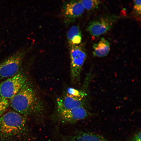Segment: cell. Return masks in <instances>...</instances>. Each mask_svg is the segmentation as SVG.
I'll return each instance as SVG.
<instances>
[{
    "label": "cell",
    "instance_id": "cell-1",
    "mask_svg": "<svg viewBox=\"0 0 141 141\" xmlns=\"http://www.w3.org/2000/svg\"><path fill=\"white\" fill-rule=\"evenodd\" d=\"M9 102L15 111L24 116H44L45 103L33 84L27 80Z\"/></svg>",
    "mask_w": 141,
    "mask_h": 141
},
{
    "label": "cell",
    "instance_id": "cell-2",
    "mask_svg": "<svg viewBox=\"0 0 141 141\" xmlns=\"http://www.w3.org/2000/svg\"><path fill=\"white\" fill-rule=\"evenodd\" d=\"M2 115L0 117V136L2 139L16 137L25 131L26 121L23 115L13 111Z\"/></svg>",
    "mask_w": 141,
    "mask_h": 141
},
{
    "label": "cell",
    "instance_id": "cell-3",
    "mask_svg": "<svg viewBox=\"0 0 141 141\" xmlns=\"http://www.w3.org/2000/svg\"><path fill=\"white\" fill-rule=\"evenodd\" d=\"M70 47V81L72 84H75L80 81L81 70L86 58L87 54L83 45Z\"/></svg>",
    "mask_w": 141,
    "mask_h": 141
},
{
    "label": "cell",
    "instance_id": "cell-4",
    "mask_svg": "<svg viewBox=\"0 0 141 141\" xmlns=\"http://www.w3.org/2000/svg\"><path fill=\"white\" fill-rule=\"evenodd\" d=\"M28 50L26 48L19 50L0 63V80L7 79L18 73Z\"/></svg>",
    "mask_w": 141,
    "mask_h": 141
},
{
    "label": "cell",
    "instance_id": "cell-5",
    "mask_svg": "<svg viewBox=\"0 0 141 141\" xmlns=\"http://www.w3.org/2000/svg\"><path fill=\"white\" fill-rule=\"evenodd\" d=\"M27 81L26 75L20 71L14 76L6 79L0 83V96L10 100Z\"/></svg>",
    "mask_w": 141,
    "mask_h": 141
},
{
    "label": "cell",
    "instance_id": "cell-6",
    "mask_svg": "<svg viewBox=\"0 0 141 141\" xmlns=\"http://www.w3.org/2000/svg\"><path fill=\"white\" fill-rule=\"evenodd\" d=\"M89 111L83 107L56 110L52 115L53 120L62 123H73L86 118Z\"/></svg>",
    "mask_w": 141,
    "mask_h": 141
},
{
    "label": "cell",
    "instance_id": "cell-7",
    "mask_svg": "<svg viewBox=\"0 0 141 141\" xmlns=\"http://www.w3.org/2000/svg\"><path fill=\"white\" fill-rule=\"evenodd\" d=\"M116 19V16L112 15L96 19L89 23L87 30L91 35L99 36L109 31L113 27Z\"/></svg>",
    "mask_w": 141,
    "mask_h": 141
},
{
    "label": "cell",
    "instance_id": "cell-8",
    "mask_svg": "<svg viewBox=\"0 0 141 141\" xmlns=\"http://www.w3.org/2000/svg\"><path fill=\"white\" fill-rule=\"evenodd\" d=\"M85 9L80 1L72 0L64 2L62 12L66 22H72L80 16Z\"/></svg>",
    "mask_w": 141,
    "mask_h": 141
},
{
    "label": "cell",
    "instance_id": "cell-9",
    "mask_svg": "<svg viewBox=\"0 0 141 141\" xmlns=\"http://www.w3.org/2000/svg\"><path fill=\"white\" fill-rule=\"evenodd\" d=\"M85 97L73 96L66 93L57 99L56 110L68 109L80 107H85Z\"/></svg>",
    "mask_w": 141,
    "mask_h": 141
},
{
    "label": "cell",
    "instance_id": "cell-10",
    "mask_svg": "<svg viewBox=\"0 0 141 141\" xmlns=\"http://www.w3.org/2000/svg\"><path fill=\"white\" fill-rule=\"evenodd\" d=\"M62 138V141H107L97 134L81 132L64 136Z\"/></svg>",
    "mask_w": 141,
    "mask_h": 141
},
{
    "label": "cell",
    "instance_id": "cell-11",
    "mask_svg": "<svg viewBox=\"0 0 141 141\" xmlns=\"http://www.w3.org/2000/svg\"><path fill=\"white\" fill-rule=\"evenodd\" d=\"M94 56L102 57L107 56L110 50V45L109 42L104 38H102L97 43L93 45Z\"/></svg>",
    "mask_w": 141,
    "mask_h": 141
},
{
    "label": "cell",
    "instance_id": "cell-12",
    "mask_svg": "<svg viewBox=\"0 0 141 141\" xmlns=\"http://www.w3.org/2000/svg\"><path fill=\"white\" fill-rule=\"evenodd\" d=\"M67 37L70 46L80 44L82 40V35L79 27L72 26L67 32Z\"/></svg>",
    "mask_w": 141,
    "mask_h": 141
},
{
    "label": "cell",
    "instance_id": "cell-13",
    "mask_svg": "<svg viewBox=\"0 0 141 141\" xmlns=\"http://www.w3.org/2000/svg\"><path fill=\"white\" fill-rule=\"evenodd\" d=\"M85 9L88 10H94L98 8L100 2L96 0L80 1Z\"/></svg>",
    "mask_w": 141,
    "mask_h": 141
},
{
    "label": "cell",
    "instance_id": "cell-14",
    "mask_svg": "<svg viewBox=\"0 0 141 141\" xmlns=\"http://www.w3.org/2000/svg\"><path fill=\"white\" fill-rule=\"evenodd\" d=\"M66 93L72 96L85 97V94L84 92L74 88H68L67 89Z\"/></svg>",
    "mask_w": 141,
    "mask_h": 141
},
{
    "label": "cell",
    "instance_id": "cell-15",
    "mask_svg": "<svg viewBox=\"0 0 141 141\" xmlns=\"http://www.w3.org/2000/svg\"><path fill=\"white\" fill-rule=\"evenodd\" d=\"M9 104V100L0 96V116L6 110Z\"/></svg>",
    "mask_w": 141,
    "mask_h": 141
},
{
    "label": "cell",
    "instance_id": "cell-16",
    "mask_svg": "<svg viewBox=\"0 0 141 141\" xmlns=\"http://www.w3.org/2000/svg\"><path fill=\"white\" fill-rule=\"evenodd\" d=\"M141 1L134 0L133 1V9L137 14L140 15L141 10Z\"/></svg>",
    "mask_w": 141,
    "mask_h": 141
},
{
    "label": "cell",
    "instance_id": "cell-17",
    "mask_svg": "<svg viewBox=\"0 0 141 141\" xmlns=\"http://www.w3.org/2000/svg\"><path fill=\"white\" fill-rule=\"evenodd\" d=\"M141 131L138 132L131 138L130 141H141Z\"/></svg>",
    "mask_w": 141,
    "mask_h": 141
}]
</instances>
